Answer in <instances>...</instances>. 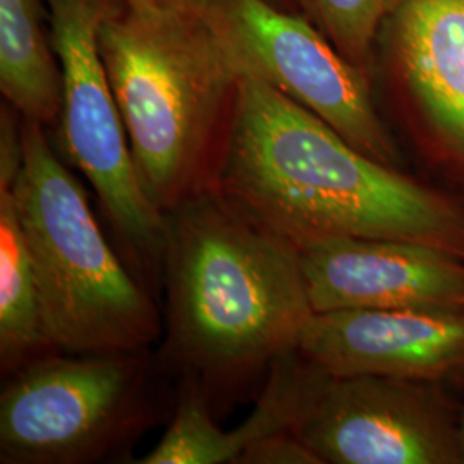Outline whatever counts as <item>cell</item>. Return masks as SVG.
<instances>
[{
  "label": "cell",
  "mask_w": 464,
  "mask_h": 464,
  "mask_svg": "<svg viewBox=\"0 0 464 464\" xmlns=\"http://www.w3.org/2000/svg\"><path fill=\"white\" fill-rule=\"evenodd\" d=\"M141 381L140 353H47L19 366L0 394L2 463L102 456L131 429Z\"/></svg>",
  "instance_id": "6"
},
{
  "label": "cell",
  "mask_w": 464,
  "mask_h": 464,
  "mask_svg": "<svg viewBox=\"0 0 464 464\" xmlns=\"http://www.w3.org/2000/svg\"><path fill=\"white\" fill-rule=\"evenodd\" d=\"M461 404L439 382L325 373L295 433L322 464H464Z\"/></svg>",
  "instance_id": "8"
},
{
  "label": "cell",
  "mask_w": 464,
  "mask_h": 464,
  "mask_svg": "<svg viewBox=\"0 0 464 464\" xmlns=\"http://www.w3.org/2000/svg\"><path fill=\"white\" fill-rule=\"evenodd\" d=\"M45 0H0V92L23 119L61 121L64 82L45 32Z\"/></svg>",
  "instance_id": "13"
},
{
  "label": "cell",
  "mask_w": 464,
  "mask_h": 464,
  "mask_svg": "<svg viewBox=\"0 0 464 464\" xmlns=\"http://www.w3.org/2000/svg\"><path fill=\"white\" fill-rule=\"evenodd\" d=\"M169 351L210 381L298 351L315 315L299 249L212 186L166 214Z\"/></svg>",
  "instance_id": "2"
},
{
  "label": "cell",
  "mask_w": 464,
  "mask_h": 464,
  "mask_svg": "<svg viewBox=\"0 0 464 464\" xmlns=\"http://www.w3.org/2000/svg\"><path fill=\"white\" fill-rule=\"evenodd\" d=\"M13 189L52 348L67 354L149 348L160 334L153 301L111 248L47 128L32 119H23V166Z\"/></svg>",
  "instance_id": "4"
},
{
  "label": "cell",
  "mask_w": 464,
  "mask_h": 464,
  "mask_svg": "<svg viewBox=\"0 0 464 464\" xmlns=\"http://www.w3.org/2000/svg\"><path fill=\"white\" fill-rule=\"evenodd\" d=\"M298 351L331 375H383L464 389V306L315 314Z\"/></svg>",
  "instance_id": "10"
},
{
  "label": "cell",
  "mask_w": 464,
  "mask_h": 464,
  "mask_svg": "<svg viewBox=\"0 0 464 464\" xmlns=\"http://www.w3.org/2000/svg\"><path fill=\"white\" fill-rule=\"evenodd\" d=\"M207 17L241 78H255L314 112L353 147L404 169L377 111L372 80L322 30L274 0H214Z\"/></svg>",
  "instance_id": "5"
},
{
  "label": "cell",
  "mask_w": 464,
  "mask_h": 464,
  "mask_svg": "<svg viewBox=\"0 0 464 464\" xmlns=\"http://www.w3.org/2000/svg\"><path fill=\"white\" fill-rule=\"evenodd\" d=\"M353 64L370 74L375 40L398 0H299Z\"/></svg>",
  "instance_id": "15"
},
{
  "label": "cell",
  "mask_w": 464,
  "mask_h": 464,
  "mask_svg": "<svg viewBox=\"0 0 464 464\" xmlns=\"http://www.w3.org/2000/svg\"><path fill=\"white\" fill-rule=\"evenodd\" d=\"M276 4H279L281 5V2H285V4H289V0H274ZM296 2H299V0H296Z\"/></svg>",
  "instance_id": "19"
},
{
  "label": "cell",
  "mask_w": 464,
  "mask_h": 464,
  "mask_svg": "<svg viewBox=\"0 0 464 464\" xmlns=\"http://www.w3.org/2000/svg\"><path fill=\"white\" fill-rule=\"evenodd\" d=\"M122 0H45L63 69L61 140L119 234L145 256L164 255L166 214L143 191L100 52V28Z\"/></svg>",
  "instance_id": "7"
},
{
  "label": "cell",
  "mask_w": 464,
  "mask_h": 464,
  "mask_svg": "<svg viewBox=\"0 0 464 464\" xmlns=\"http://www.w3.org/2000/svg\"><path fill=\"white\" fill-rule=\"evenodd\" d=\"M126 5L138 9L176 11V13H197L205 14L214 0H122Z\"/></svg>",
  "instance_id": "17"
},
{
  "label": "cell",
  "mask_w": 464,
  "mask_h": 464,
  "mask_svg": "<svg viewBox=\"0 0 464 464\" xmlns=\"http://www.w3.org/2000/svg\"><path fill=\"white\" fill-rule=\"evenodd\" d=\"M296 246L315 314L464 306V260L442 249L362 237Z\"/></svg>",
  "instance_id": "11"
},
{
  "label": "cell",
  "mask_w": 464,
  "mask_h": 464,
  "mask_svg": "<svg viewBox=\"0 0 464 464\" xmlns=\"http://www.w3.org/2000/svg\"><path fill=\"white\" fill-rule=\"evenodd\" d=\"M383 28L406 131L440 176L464 188V0H398Z\"/></svg>",
  "instance_id": "9"
},
{
  "label": "cell",
  "mask_w": 464,
  "mask_h": 464,
  "mask_svg": "<svg viewBox=\"0 0 464 464\" xmlns=\"http://www.w3.org/2000/svg\"><path fill=\"white\" fill-rule=\"evenodd\" d=\"M210 186L295 245L398 239L464 260V195L353 147L327 122L241 78Z\"/></svg>",
  "instance_id": "1"
},
{
  "label": "cell",
  "mask_w": 464,
  "mask_h": 464,
  "mask_svg": "<svg viewBox=\"0 0 464 464\" xmlns=\"http://www.w3.org/2000/svg\"><path fill=\"white\" fill-rule=\"evenodd\" d=\"M459 433H461V449H463L464 458V398L463 404H461V425H459Z\"/></svg>",
  "instance_id": "18"
},
{
  "label": "cell",
  "mask_w": 464,
  "mask_h": 464,
  "mask_svg": "<svg viewBox=\"0 0 464 464\" xmlns=\"http://www.w3.org/2000/svg\"><path fill=\"white\" fill-rule=\"evenodd\" d=\"M100 52L140 184L167 214L212 183L241 76L207 13L121 2Z\"/></svg>",
  "instance_id": "3"
},
{
  "label": "cell",
  "mask_w": 464,
  "mask_h": 464,
  "mask_svg": "<svg viewBox=\"0 0 464 464\" xmlns=\"http://www.w3.org/2000/svg\"><path fill=\"white\" fill-rule=\"evenodd\" d=\"M52 348L13 186H0V362L14 372Z\"/></svg>",
  "instance_id": "14"
},
{
  "label": "cell",
  "mask_w": 464,
  "mask_h": 464,
  "mask_svg": "<svg viewBox=\"0 0 464 464\" xmlns=\"http://www.w3.org/2000/svg\"><path fill=\"white\" fill-rule=\"evenodd\" d=\"M236 464H322L295 431L268 435L249 446Z\"/></svg>",
  "instance_id": "16"
},
{
  "label": "cell",
  "mask_w": 464,
  "mask_h": 464,
  "mask_svg": "<svg viewBox=\"0 0 464 464\" xmlns=\"http://www.w3.org/2000/svg\"><path fill=\"white\" fill-rule=\"evenodd\" d=\"M325 373L299 351L276 360L255 411L231 431L217 427L199 394L188 392L164 437L138 463H236L249 446L268 435L295 431Z\"/></svg>",
  "instance_id": "12"
}]
</instances>
